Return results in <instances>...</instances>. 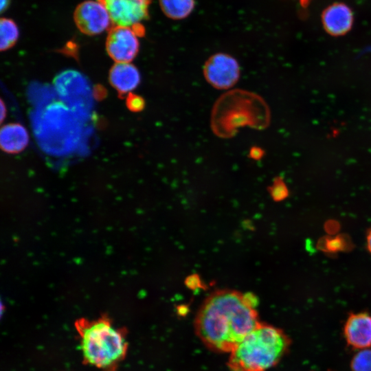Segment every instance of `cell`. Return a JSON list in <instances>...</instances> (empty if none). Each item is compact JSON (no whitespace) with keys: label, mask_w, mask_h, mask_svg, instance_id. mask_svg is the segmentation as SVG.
Masks as SVG:
<instances>
[{"label":"cell","mask_w":371,"mask_h":371,"mask_svg":"<svg viewBox=\"0 0 371 371\" xmlns=\"http://www.w3.org/2000/svg\"><path fill=\"white\" fill-rule=\"evenodd\" d=\"M0 32V48L1 51L7 50L13 47L19 38V31L18 26L11 19L1 18Z\"/></svg>","instance_id":"15"},{"label":"cell","mask_w":371,"mask_h":371,"mask_svg":"<svg viewBox=\"0 0 371 371\" xmlns=\"http://www.w3.org/2000/svg\"><path fill=\"white\" fill-rule=\"evenodd\" d=\"M84 364L101 371H117L125 359L128 344L125 328H117L106 314L95 319L81 317L76 320Z\"/></svg>","instance_id":"2"},{"label":"cell","mask_w":371,"mask_h":371,"mask_svg":"<svg viewBox=\"0 0 371 371\" xmlns=\"http://www.w3.org/2000/svg\"><path fill=\"white\" fill-rule=\"evenodd\" d=\"M10 4V0H1L0 10L1 14L8 8Z\"/></svg>","instance_id":"20"},{"label":"cell","mask_w":371,"mask_h":371,"mask_svg":"<svg viewBox=\"0 0 371 371\" xmlns=\"http://www.w3.org/2000/svg\"><path fill=\"white\" fill-rule=\"evenodd\" d=\"M284 332L261 322L232 350L227 361L229 371H266L276 366L290 346Z\"/></svg>","instance_id":"3"},{"label":"cell","mask_w":371,"mask_h":371,"mask_svg":"<svg viewBox=\"0 0 371 371\" xmlns=\"http://www.w3.org/2000/svg\"><path fill=\"white\" fill-rule=\"evenodd\" d=\"M366 246L368 251L371 254V227L369 229L366 236Z\"/></svg>","instance_id":"21"},{"label":"cell","mask_w":371,"mask_h":371,"mask_svg":"<svg viewBox=\"0 0 371 371\" xmlns=\"http://www.w3.org/2000/svg\"><path fill=\"white\" fill-rule=\"evenodd\" d=\"M186 286L192 290L202 288V282L199 275L194 273L188 276L185 280Z\"/></svg>","instance_id":"19"},{"label":"cell","mask_w":371,"mask_h":371,"mask_svg":"<svg viewBox=\"0 0 371 371\" xmlns=\"http://www.w3.org/2000/svg\"><path fill=\"white\" fill-rule=\"evenodd\" d=\"M5 107L3 104V100L1 101V122L3 120L5 116Z\"/></svg>","instance_id":"22"},{"label":"cell","mask_w":371,"mask_h":371,"mask_svg":"<svg viewBox=\"0 0 371 371\" xmlns=\"http://www.w3.org/2000/svg\"><path fill=\"white\" fill-rule=\"evenodd\" d=\"M73 18L78 29L89 36L101 34L112 25L107 10L98 0L80 3L74 10Z\"/></svg>","instance_id":"8"},{"label":"cell","mask_w":371,"mask_h":371,"mask_svg":"<svg viewBox=\"0 0 371 371\" xmlns=\"http://www.w3.org/2000/svg\"><path fill=\"white\" fill-rule=\"evenodd\" d=\"M321 21L324 30L330 36H340L350 31L354 23L351 8L343 2H335L322 12Z\"/></svg>","instance_id":"10"},{"label":"cell","mask_w":371,"mask_h":371,"mask_svg":"<svg viewBox=\"0 0 371 371\" xmlns=\"http://www.w3.org/2000/svg\"><path fill=\"white\" fill-rule=\"evenodd\" d=\"M269 194L274 201H281L289 196V190L281 178H276L269 187Z\"/></svg>","instance_id":"17"},{"label":"cell","mask_w":371,"mask_h":371,"mask_svg":"<svg viewBox=\"0 0 371 371\" xmlns=\"http://www.w3.org/2000/svg\"><path fill=\"white\" fill-rule=\"evenodd\" d=\"M159 2L164 14L175 20L186 18L194 7V0H159Z\"/></svg>","instance_id":"14"},{"label":"cell","mask_w":371,"mask_h":371,"mask_svg":"<svg viewBox=\"0 0 371 371\" xmlns=\"http://www.w3.org/2000/svg\"><path fill=\"white\" fill-rule=\"evenodd\" d=\"M297 1L302 8H306L309 5L312 0H297Z\"/></svg>","instance_id":"23"},{"label":"cell","mask_w":371,"mask_h":371,"mask_svg":"<svg viewBox=\"0 0 371 371\" xmlns=\"http://www.w3.org/2000/svg\"><path fill=\"white\" fill-rule=\"evenodd\" d=\"M107 10L111 26L132 27L148 19L151 0H98Z\"/></svg>","instance_id":"7"},{"label":"cell","mask_w":371,"mask_h":371,"mask_svg":"<svg viewBox=\"0 0 371 371\" xmlns=\"http://www.w3.org/2000/svg\"><path fill=\"white\" fill-rule=\"evenodd\" d=\"M145 105V102L139 95L130 93L126 98V106L133 112L141 111Z\"/></svg>","instance_id":"18"},{"label":"cell","mask_w":371,"mask_h":371,"mask_svg":"<svg viewBox=\"0 0 371 371\" xmlns=\"http://www.w3.org/2000/svg\"><path fill=\"white\" fill-rule=\"evenodd\" d=\"M28 133L20 124H8L1 128L0 145L1 149L8 153H18L27 146Z\"/></svg>","instance_id":"13"},{"label":"cell","mask_w":371,"mask_h":371,"mask_svg":"<svg viewBox=\"0 0 371 371\" xmlns=\"http://www.w3.org/2000/svg\"><path fill=\"white\" fill-rule=\"evenodd\" d=\"M140 74L130 63H116L109 72L111 85L121 94L130 93L140 82Z\"/></svg>","instance_id":"12"},{"label":"cell","mask_w":371,"mask_h":371,"mask_svg":"<svg viewBox=\"0 0 371 371\" xmlns=\"http://www.w3.org/2000/svg\"><path fill=\"white\" fill-rule=\"evenodd\" d=\"M260 323L256 307L247 302L243 293L222 289L204 300L194 326L196 335L209 349L230 353Z\"/></svg>","instance_id":"1"},{"label":"cell","mask_w":371,"mask_h":371,"mask_svg":"<svg viewBox=\"0 0 371 371\" xmlns=\"http://www.w3.org/2000/svg\"><path fill=\"white\" fill-rule=\"evenodd\" d=\"M344 335L347 343L354 348H371V315L350 314L344 325Z\"/></svg>","instance_id":"11"},{"label":"cell","mask_w":371,"mask_h":371,"mask_svg":"<svg viewBox=\"0 0 371 371\" xmlns=\"http://www.w3.org/2000/svg\"><path fill=\"white\" fill-rule=\"evenodd\" d=\"M203 76L207 82L218 89H229L238 81L240 66L233 56L224 53L211 56L203 66Z\"/></svg>","instance_id":"6"},{"label":"cell","mask_w":371,"mask_h":371,"mask_svg":"<svg viewBox=\"0 0 371 371\" xmlns=\"http://www.w3.org/2000/svg\"><path fill=\"white\" fill-rule=\"evenodd\" d=\"M243 95V91H237L238 107H236V110L226 94L219 98L212 112L213 130L225 122H226L225 128H227L231 122L227 135V137H230L234 128L240 126L250 125L254 128H263L269 123V109L264 101L258 95L248 92L245 101L240 109Z\"/></svg>","instance_id":"4"},{"label":"cell","mask_w":371,"mask_h":371,"mask_svg":"<svg viewBox=\"0 0 371 371\" xmlns=\"http://www.w3.org/2000/svg\"><path fill=\"white\" fill-rule=\"evenodd\" d=\"M352 371H371V348L359 350L351 361Z\"/></svg>","instance_id":"16"},{"label":"cell","mask_w":371,"mask_h":371,"mask_svg":"<svg viewBox=\"0 0 371 371\" xmlns=\"http://www.w3.org/2000/svg\"><path fill=\"white\" fill-rule=\"evenodd\" d=\"M137 36L132 27L111 26L106 39L108 54L116 63H130L139 52Z\"/></svg>","instance_id":"9"},{"label":"cell","mask_w":371,"mask_h":371,"mask_svg":"<svg viewBox=\"0 0 371 371\" xmlns=\"http://www.w3.org/2000/svg\"><path fill=\"white\" fill-rule=\"evenodd\" d=\"M54 86L60 99L74 113L86 115L92 105L90 87L87 79L74 70L64 71L54 79Z\"/></svg>","instance_id":"5"}]
</instances>
